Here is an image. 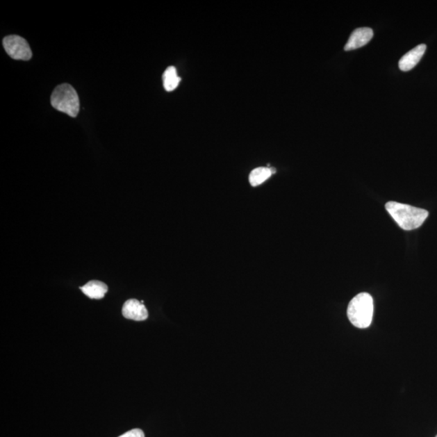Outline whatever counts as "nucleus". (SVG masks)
Wrapping results in <instances>:
<instances>
[{
    "mask_svg": "<svg viewBox=\"0 0 437 437\" xmlns=\"http://www.w3.org/2000/svg\"><path fill=\"white\" fill-rule=\"evenodd\" d=\"M437 437V436H436Z\"/></svg>",
    "mask_w": 437,
    "mask_h": 437,
    "instance_id": "obj_12",
    "label": "nucleus"
},
{
    "mask_svg": "<svg viewBox=\"0 0 437 437\" xmlns=\"http://www.w3.org/2000/svg\"><path fill=\"white\" fill-rule=\"evenodd\" d=\"M51 106L56 110L76 117L80 111V99L75 88L68 83H63L52 92Z\"/></svg>",
    "mask_w": 437,
    "mask_h": 437,
    "instance_id": "obj_3",
    "label": "nucleus"
},
{
    "mask_svg": "<svg viewBox=\"0 0 437 437\" xmlns=\"http://www.w3.org/2000/svg\"><path fill=\"white\" fill-rule=\"evenodd\" d=\"M373 311V299L370 294L362 292L352 299L347 308V317L353 326L365 329L371 325Z\"/></svg>",
    "mask_w": 437,
    "mask_h": 437,
    "instance_id": "obj_2",
    "label": "nucleus"
},
{
    "mask_svg": "<svg viewBox=\"0 0 437 437\" xmlns=\"http://www.w3.org/2000/svg\"><path fill=\"white\" fill-rule=\"evenodd\" d=\"M3 45L8 55L17 60L28 61L32 58L33 53L26 39L17 36L10 35L3 38Z\"/></svg>",
    "mask_w": 437,
    "mask_h": 437,
    "instance_id": "obj_4",
    "label": "nucleus"
},
{
    "mask_svg": "<svg viewBox=\"0 0 437 437\" xmlns=\"http://www.w3.org/2000/svg\"><path fill=\"white\" fill-rule=\"evenodd\" d=\"M80 288L88 297L91 299H102L108 292L106 284L97 281L88 282Z\"/></svg>",
    "mask_w": 437,
    "mask_h": 437,
    "instance_id": "obj_8",
    "label": "nucleus"
},
{
    "mask_svg": "<svg viewBox=\"0 0 437 437\" xmlns=\"http://www.w3.org/2000/svg\"><path fill=\"white\" fill-rule=\"evenodd\" d=\"M122 315L126 319L141 322L149 318V313L143 303L135 299H131L122 307Z\"/></svg>",
    "mask_w": 437,
    "mask_h": 437,
    "instance_id": "obj_5",
    "label": "nucleus"
},
{
    "mask_svg": "<svg viewBox=\"0 0 437 437\" xmlns=\"http://www.w3.org/2000/svg\"><path fill=\"white\" fill-rule=\"evenodd\" d=\"M181 78L178 76L174 67H169L163 74V85L167 92L176 90L179 85Z\"/></svg>",
    "mask_w": 437,
    "mask_h": 437,
    "instance_id": "obj_10",
    "label": "nucleus"
},
{
    "mask_svg": "<svg viewBox=\"0 0 437 437\" xmlns=\"http://www.w3.org/2000/svg\"><path fill=\"white\" fill-rule=\"evenodd\" d=\"M274 174H276V170L271 168V167L270 168L269 167H259V168L254 170L250 173L249 183L252 186H258L271 178Z\"/></svg>",
    "mask_w": 437,
    "mask_h": 437,
    "instance_id": "obj_9",
    "label": "nucleus"
},
{
    "mask_svg": "<svg viewBox=\"0 0 437 437\" xmlns=\"http://www.w3.org/2000/svg\"><path fill=\"white\" fill-rule=\"evenodd\" d=\"M386 208L399 227L406 231L420 228L429 217L428 211L393 201L386 204Z\"/></svg>",
    "mask_w": 437,
    "mask_h": 437,
    "instance_id": "obj_1",
    "label": "nucleus"
},
{
    "mask_svg": "<svg viewBox=\"0 0 437 437\" xmlns=\"http://www.w3.org/2000/svg\"><path fill=\"white\" fill-rule=\"evenodd\" d=\"M373 37V31L370 28H359L352 32L345 47V51L356 50L367 45Z\"/></svg>",
    "mask_w": 437,
    "mask_h": 437,
    "instance_id": "obj_6",
    "label": "nucleus"
},
{
    "mask_svg": "<svg viewBox=\"0 0 437 437\" xmlns=\"http://www.w3.org/2000/svg\"><path fill=\"white\" fill-rule=\"evenodd\" d=\"M119 437H145L144 431L139 429H132Z\"/></svg>",
    "mask_w": 437,
    "mask_h": 437,
    "instance_id": "obj_11",
    "label": "nucleus"
},
{
    "mask_svg": "<svg viewBox=\"0 0 437 437\" xmlns=\"http://www.w3.org/2000/svg\"><path fill=\"white\" fill-rule=\"evenodd\" d=\"M427 47L425 44L417 46L412 49L409 53L402 57L399 61V66L402 72H409L418 65L422 57L424 55Z\"/></svg>",
    "mask_w": 437,
    "mask_h": 437,
    "instance_id": "obj_7",
    "label": "nucleus"
}]
</instances>
